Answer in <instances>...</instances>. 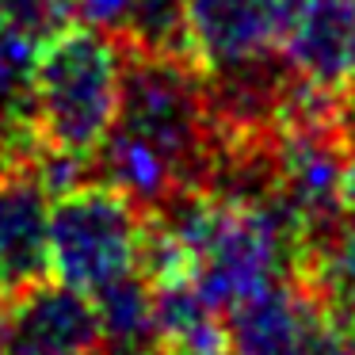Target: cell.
I'll return each instance as SVG.
<instances>
[{"mask_svg":"<svg viewBox=\"0 0 355 355\" xmlns=\"http://www.w3.org/2000/svg\"><path fill=\"white\" fill-rule=\"evenodd\" d=\"M218 161V126L202 69L187 54L126 50L123 103L107 146L92 161L96 180L119 184L157 210L180 191L207 187Z\"/></svg>","mask_w":355,"mask_h":355,"instance_id":"6da1fadb","label":"cell"},{"mask_svg":"<svg viewBox=\"0 0 355 355\" xmlns=\"http://www.w3.org/2000/svg\"><path fill=\"white\" fill-rule=\"evenodd\" d=\"M126 50L96 24H65L42 39L31 69V130L50 191L85 180L123 103Z\"/></svg>","mask_w":355,"mask_h":355,"instance_id":"7a4b0ae2","label":"cell"},{"mask_svg":"<svg viewBox=\"0 0 355 355\" xmlns=\"http://www.w3.org/2000/svg\"><path fill=\"white\" fill-rule=\"evenodd\" d=\"M149 210L111 180H77L50 202V275L100 294L141 268Z\"/></svg>","mask_w":355,"mask_h":355,"instance_id":"3957f363","label":"cell"},{"mask_svg":"<svg viewBox=\"0 0 355 355\" xmlns=\"http://www.w3.org/2000/svg\"><path fill=\"white\" fill-rule=\"evenodd\" d=\"M4 355H107L92 294L46 275L4 302Z\"/></svg>","mask_w":355,"mask_h":355,"instance_id":"277c9868","label":"cell"},{"mask_svg":"<svg viewBox=\"0 0 355 355\" xmlns=\"http://www.w3.org/2000/svg\"><path fill=\"white\" fill-rule=\"evenodd\" d=\"M283 54L306 92L347 100L355 92V0H302Z\"/></svg>","mask_w":355,"mask_h":355,"instance_id":"5b68a950","label":"cell"},{"mask_svg":"<svg viewBox=\"0 0 355 355\" xmlns=\"http://www.w3.org/2000/svg\"><path fill=\"white\" fill-rule=\"evenodd\" d=\"M321 309L329 306L302 268L291 271L222 309L225 355H294Z\"/></svg>","mask_w":355,"mask_h":355,"instance_id":"8992f818","label":"cell"},{"mask_svg":"<svg viewBox=\"0 0 355 355\" xmlns=\"http://www.w3.org/2000/svg\"><path fill=\"white\" fill-rule=\"evenodd\" d=\"M50 191L39 164L0 176V298L50 275Z\"/></svg>","mask_w":355,"mask_h":355,"instance_id":"52a82bcc","label":"cell"},{"mask_svg":"<svg viewBox=\"0 0 355 355\" xmlns=\"http://www.w3.org/2000/svg\"><path fill=\"white\" fill-rule=\"evenodd\" d=\"M77 16L134 54H187V0H73ZM191 58V54H187Z\"/></svg>","mask_w":355,"mask_h":355,"instance_id":"ba28073f","label":"cell"},{"mask_svg":"<svg viewBox=\"0 0 355 355\" xmlns=\"http://www.w3.org/2000/svg\"><path fill=\"white\" fill-rule=\"evenodd\" d=\"M100 309L103 352L107 355H153L161 347V324H157V294L146 268L115 279L92 294Z\"/></svg>","mask_w":355,"mask_h":355,"instance_id":"9c48e42d","label":"cell"},{"mask_svg":"<svg viewBox=\"0 0 355 355\" xmlns=\"http://www.w3.org/2000/svg\"><path fill=\"white\" fill-rule=\"evenodd\" d=\"M298 268L321 294L329 313L355 336V222L340 225L332 237L313 245Z\"/></svg>","mask_w":355,"mask_h":355,"instance_id":"30bf717a","label":"cell"},{"mask_svg":"<svg viewBox=\"0 0 355 355\" xmlns=\"http://www.w3.org/2000/svg\"><path fill=\"white\" fill-rule=\"evenodd\" d=\"M73 0H0V16L35 39H50L65 24H73Z\"/></svg>","mask_w":355,"mask_h":355,"instance_id":"8fae6325","label":"cell"},{"mask_svg":"<svg viewBox=\"0 0 355 355\" xmlns=\"http://www.w3.org/2000/svg\"><path fill=\"white\" fill-rule=\"evenodd\" d=\"M294 355H355V336L329 313V309H321V313L313 317V324L306 329V336H302V344Z\"/></svg>","mask_w":355,"mask_h":355,"instance_id":"7c38bea8","label":"cell"},{"mask_svg":"<svg viewBox=\"0 0 355 355\" xmlns=\"http://www.w3.org/2000/svg\"><path fill=\"white\" fill-rule=\"evenodd\" d=\"M340 107V119L347 126V138H352V168H347V222H355V92L347 100L336 103Z\"/></svg>","mask_w":355,"mask_h":355,"instance_id":"4fadbf2b","label":"cell"},{"mask_svg":"<svg viewBox=\"0 0 355 355\" xmlns=\"http://www.w3.org/2000/svg\"><path fill=\"white\" fill-rule=\"evenodd\" d=\"M4 344H8V317H4V298H0V355H4Z\"/></svg>","mask_w":355,"mask_h":355,"instance_id":"5bb4252c","label":"cell"}]
</instances>
